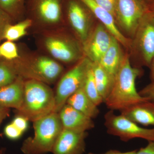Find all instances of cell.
Wrapping results in <instances>:
<instances>
[{"mask_svg": "<svg viewBox=\"0 0 154 154\" xmlns=\"http://www.w3.org/2000/svg\"><path fill=\"white\" fill-rule=\"evenodd\" d=\"M146 0H118L115 18L125 33L134 36L144 16L149 11Z\"/></svg>", "mask_w": 154, "mask_h": 154, "instance_id": "cell-7", "label": "cell"}, {"mask_svg": "<svg viewBox=\"0 0 154 154\" xmlns=\"http://www.w3.org/2000/svg\"><path fill=\"white\" fill-rule=\"evenodd\" d=\"M141 72L139 69L131 65L128 55H124L115 75L111 92L104 102L108 109L121 111L131 105L148 100L140 95L136 88V80Z\"/></svg>", "mask_w": 154, "mask_h": 154, "instance_id": "cell-1", "label": "cell"}, {"mask_svg": "<svg viewBox=\"0 0 154 154\" xmlns=\"http://www.w3.org/2000/svg\"><path fill=\"white\" fill-rule=\"evenodd\" d=\"M26 0H0V8L14 20L22 18L25 12Z\"/></svg>", "mask_w": 154, "mask_h": 154, "instance_id": "cell-23", "label": "cell"}, {"mask_svg": "<svg viewBox=\"0 0 154 154\" xmlns=\"http://www.w3.org/2000/svg\"><path fill=\"white\" fill-rule=\"evenodd\" d=\"M17 65L19 76L47 85L56 82L63 71V68L60 64L46 56L38 57L25 62L18 59Z\"/></svg>", "mask_w": 154, "mask_h": 154, "instance_id": "cell-4", "label": "cell"}, {"mask_svg": "<svg viewBox=\"0 0 154 154\" xmlns=\"http://www.w3.org/2000/svg\"><path fill=\"white\" fill-rule=\"evenodd\" d=\"M19 76L16 60L0 58V88L13 83Z\"/></svg>", "mask_w": 154, "mask_h": 154, "instance_id": "cell-21", "label": "cell"}, {"mask_svg": "<svg viewBox=\"0 0 154 154\" xmlns=\"http://www.w3.org/2000/svg\"><path fill=\"white\" fill-rule=\"evenodd\" d=\"M66 104L93 119L100 113L98 106L87 96L83 85L69 97Z\"/></svg>", "mask_w": 154, "mask_h": 154, "instance_id": "cell-18", "label": "cell"}, {"mask_svg": "<svg viewBox=\"0 0 154 154\" xmlns=\"http://www.w3.org/2000/svg\"><path fill=\"white\" fill-rule=\"evenodd\" d=\"M88 132H77L63 129L59 136L52 152L53 154H84Z\"/></svg>", "mask_w": 154, "mask_h": 154, "instance_id": "cell-12", "label": "cell"}, {"mask_svg": "<svg viewBox=\"0 0 154 154\" xmlns=\"http://www.w3.org/2000/svg\"><path fill=\"white\" fill-rule=\"evenodd\" d=\"M55 106V94L47 84L35 80L25 81L23 103L17 115L33 122L54 112Z\"/></svg>", "mask_w": 154, "mask_h": 154, "instance_id": "cell-2", "label": "cell"}, {"mask_svg": "<svg viewBox=\"0 0 154 154\" xmlns=\"http://www.w3.org/2000/svg\"><path fill=\"white\" fill-rule=\"evenodd\" d=\"M137 150L132 151H129L127 152H121L119 151L116 150H110L102 154H96L93 152H90L88 154H136Z\"/></svg>", "mask_w": 154, "mask_h": 154, "instance_id": "cell-33", "label": "cell"}, {"mask_svg": "<svg viewBox=\"0 0 154 154\" xmlns=\"http://www.w3.org/2000/svg\"><path fill=\"white\" fill-rule=\"evenodd\" d=\"M100 7L109 12L115 17L118 0H94Z\"/></svg>", "mask_w": 154, "mask_h": 154, "instance_id": "cell-28", "label": "cell"}, {"mask_svg": "<svg viewBox=\"0 0 154 154\" xmlns=\"http://www.w3.org/2000/svg\"><path fill=\"white\" fill-rule=\"evenodd\" d=\"M137 124L154 126V102L146 100L137 103L120 111Z\"/></svg>", "mask_w": 154, "mask_h": 154, "instance_id": "cell-17", "label": "cell"}, {"mask_svg": "<svg viewBox=\"0 0 154 154\" xmlns=\"http://www.w3.org/2000/svg\"><path fill=\"white\" fill-rule=\"evenodd\" d=\"M150 77L152 82H154V58L151 65L150 67Z\"/></svg>", "mask_w": 154, "mask_h": 154, "instance_id": "cell-34", "label": "cell"}, {"mask_svg": "<svg viewBox=\"0 0 154 154\" xmlns=\"http://www.w3.org/2000/svg\"><path fill=\"white\" fill-rule=\"evenodd\" d=\"M136 154H154V141L149 142L146 147L137 151Z\"/></svg>", "mask_w": 154, "mask_h": 154, "instance_id": "cell-31", "label": "cell"}, {"mask_svg": "<svg viewBox=\"0 0 154 154\" xmlns=\"http://www.w3.org/2000/svg\"><path fill=\"white\" fill-rule=\"evenodd\" d=\"M5 154V149L4 148L0 149V154Z\"/></svg>", "mask_w": 154, "mask_h": 154, "instance_id": "cell-36", "label": "cell"}, {"mask_svg": "<svg viewBox=\"0 0 154 154\" xmlns=\"http://www.w3.org/2000/svg\"><path fill=\"white\" fill-rule=\"evenodd\" d=\"M104 118L107 132L119 137L123 141L134 138L154 141V128L141 127L121 114L116 115L113 110H110L105 113Z\"/></svg>", "mask_w": 154, "mask_h": 154, "instance_id": "cell-6", "label": "cell"}, {"mask_svg": "<svg viewBox=\"0 0 154 154\" xmlns=\"http://www.w3.org/2000/svg\"><path fill=\"white\" fill-rule=\"evenodd\" d=\"M112 36L102 24L97 25L83 43L87 57L92 62H99L109 48Z\"/></svg>", "mask_w": 154, "mask_h": 154, "instance_id": "cell-11", "label": "cell"}, {"mask_svg": "<svg viewBox=\"0 0 154 154\" xmlns=\"http://www.w3.org/2000/svg\"><path fill=\"white\" fill-rule=\"evenodd\" d=\"M146 1H147V2L148 3H149V4L152 1H153V0H146Z\"/></svg>", "mask_w": 154, "mask_h": 154, "instance_id": "cell-37", "label": "cell"}, {"mask_svg": "<svg viewBox=\"0 0 154 154\" xmlns=\"http://www.w3.org/2000/svg\"><path fill=\"white\" fill-rule=\"evenodd\" d=\"M119 44L118 40L112 36L109 48L98 62L114 78L124 57Z\"/></svg>", "mask_w": 154, "mask_h": 154, "instance_id": "cell-19", "label": "cell"}, {"mask_svg": "<svg viewBox=\"0 0 154 154\" xmlns=\"http://www.w3.org/2000/svg\"><path fill=\"white\" fill-rule=\"evenodd\" d=\"M149 11L154 15V0L149 4Z\"/></svg>", "mask_w": 154, "mask_h": 154, "instance_id": "cell-35", "label": "cell"}, {"mask_svg": "<svg viewBox=\"0 0 154 154\" xmlns=\"http://www.w3.org/2000/svg\"><path fill=\"white\" fill-rule=\"evenodd\" d=\"M25 81L19 76L13 83L0 88V107L19 110L22 107Z\"/></svg>", "mask_w": 154, "mask_h": 154, "instance_id": "cell-16", "label": "cell"}, {"mask_svg": "<svg viewBox=\"0 0 154 154\" xmlns=\"http://www.w3.org/2000/svg\"><path fill=\"white\" fill-rule=\"evenodd\" d=\"M133 45L142 65L150 67L154 58V15L147 12L139 25Z\"/></svg>", "mask_w": 154, "mask_h": 154, "instance_id": "cell-8", "label": "cell"}, {"mask_svg": "<svg viewBox=\"0 0 154 154\" xmlns=\"http://www.w3.org/2000/svg\"><path fill=\"white\" fill-rule=\"evenodd\" d=\"M4 134L6 137L12 140L19 139L23 133L19 130L12 122L7 125L4 128Z\"/></svg>", "mask_w": 154, "mask_h": 154, "instance_id": "cell-26", "label": "cell"}, {"mask_svg": "<svg viewBox=\"0 0 154 154\" xmlns=\"http://www.w3.org/2000/svg\"><path fill=\"white\" fill-rule=\"evenodd\" d=\"M19 57L18 48L14 42L7 41L0 45V58L13 60Z\"/></svg>", "mask_w": 154, "mask_h": 154, "instance_id": "cell-25", "label": "cell"}, {"mask_svg": "<svg viewBox=\"0 0 154 154\" xmlns=\"http://www.w3.org/2000/svg\"><path fill=\"white\" fill-rule=\"evenodd\" d=\"M92 62L88 58H82L59 81L55 94L54 113H58L67 99L84 85Z\"/></svg>", "mask_w": 154, "mask_h": 154, "instance_id": "cell-5", "label": "cell"}, {"mask_svg": "<svg viewBox=\"0 0 154 154\" xmlns=\"http://www.w3.org/2000/svg\"><path fill=\"white\" fill-rule=\"evenodd\" d=\"M44 45L48 51L56 59L69 63L80 60L81 51L76 43L61 36H51L45 39Z\"/></svg>", "mask_w": 154, "mask_h": 154, "instance_id": "cell-10", "label": "cell"}, {"mask_svg": "<svg viewBox=\"0 0 154 154\" xmlns=\"http://www.w3.org/2000/svg\"><path fill=\"white\" fill-rule=\"evenodd\" d=\"M63 129L77 132H87L95 127L93 119L66 104L58 112Z\"/></svg>", "mask_w": 154, "mask_h": 154, "instance_id": "cell-14", "label": "cell"}, {"mask_svg": "<svg viewBox=\"0 0 154 154\" xmlns=\"http://www.w3.org/2000/svg\"><path fill=\"white\" fill-rule=\"evenodd\" d=\"M10 108L0 107V126L3 121L9 115Z\"/></svg>", "mask_w": 154, "mask_h": 154, "instance_id": "cell-32", "label": "cell"}, {"mask_svg": "<svg viewBox=\"0 0 154 154\" xmlns=\"http://www.w3.org/2000/svg\"><path fill=\"white\" fill-rule=\"evenodd\" d=\"M140 95L148 101L154 102V82H152L139 92Z\"/></svg>", "mask_w": 154, "mask_h": 154, "instance_id": "cell-30", "label": "cell"}, {"mask_svg": "<svg viewBox=\"0 0 154 154\" xmlns=\"http://www.w3.org/2000/svg\"><path fill=\"white\" fill-rule=\"evenodd\" d=\"M84 7V4L79 0H69L66 5L69 22L83 43L90 35L89 15Z\"/></svg>", "mask_w": 154, "mask_h": 154, "instance_id": "cell-13", "label": "cell"}, {"mask_svg": "<svg viewBox=\"0 0 154 154\" xmlns=\"http://www.w3.org/2000/svg\"><path fill=\"white\" fill-rule=\"evenodd\" d=\"M94 14L111 35L126 48L132 46V43L119 30L115 17L109 12L99 5L94 0H79Z\"/></svg>", "mask_w": 154, "mask_h": 154, "instance_id": "cell-15", "label": "cell"}, {"mask_svg": "<svg viewBox=\"0 0 154 154\" xmlns=\"http://www.w3.org/2000/svg\"><path fill=\"white\" fill-rule=\"evenodd\" d=\"M28 120L21 116L17 115L12 121V123L24 133L28 129Z\"/></svg>", "mask_w": 154, "mask_h": 154, "instance_id": "cell-29", "label": "cell"}, {"mask_svg": "<svg viewBox=\"0 0 154 154\" xmlns=\"http://www.w3.org/2000/svg\"><path fill=\"white\" fill-rule=\"evenodd\" d=\"M33 122L34 135L24 141L21 151L24 154L51 152L63 129L58 113L53 112Z\"/></svg>", "mask_w": 154, "mask_h": 154, "instance_id": "cell-3", "label": "cell"}, {"mask_svg": "<svg viewBox=\"0 0 154 154\" xmlns=\"http://www.w3.org/2000/svg\"><path fill=\"white\" fill-rule=\"evenodd\" d=\"M14 19L0 8V42L4 39V34L6 27L12 24Z\"/></svg>", "mask_w": 154, "mask_h": 154, "instance_id": "cell-27", "label": "cell"}, {"mask_svg": "<svg viewBox=\"0 0 154 154\" xmlns=\"http://www.w3.org/2000/svg\"><path fill=\"white\" fill-rule=\"evenodd\" d=\"M83 88L87 96L97 106L104 103L103 99L100 96L96 86L92 71V65L88 70L83 85Z\"/></svg>", "mask_w": 154, "mask_h": 154, "instance_id": "cell-24", "label": "cell"}, {"mask_svg": "<svg viewBox=\"0 0 154 154\" xmlns=\"http://www.w3.org/2000/svg\"><path fill=\"white\" fill-rule=\"evenodd\" d=\"M63 0H26L25 11L28 9L33 17L50 25L61 21L63 13Z\"/></svg>", "mask_w": 154, "mask_h": 154, "instance_id": "cell-9", "label": "cell"}, {"mask_svg": "<svg viewBox=\"0 0 154 154\" xmlns=\"http://www.w3.org/2000/svg\"><path fill=\"white\" fill-rule=\"evenodd\" d=\"M92 69L96 86L104 103L113 88L114 77L98 62H92Z\"/></svg>", "mask_w": 154, "mask_h": 154, "instance_id": "cell-20", "label": "cell"}, {"mask_svg": "<svg viewBox=\"0 0 154 154\" xmlns=\"http://www.w3.org/2000/svg\"><path fill=\"white\" fill-rule=\"evenodd\" d=\"M32 23V20L28 19L15 25H8L4 32V39L14 42L22 38L26 34Z\"/></svg>", "mask_w": 154, "mask_h": 154, "instance_id": "cell-22", "label": "cell"}]
</instances>
